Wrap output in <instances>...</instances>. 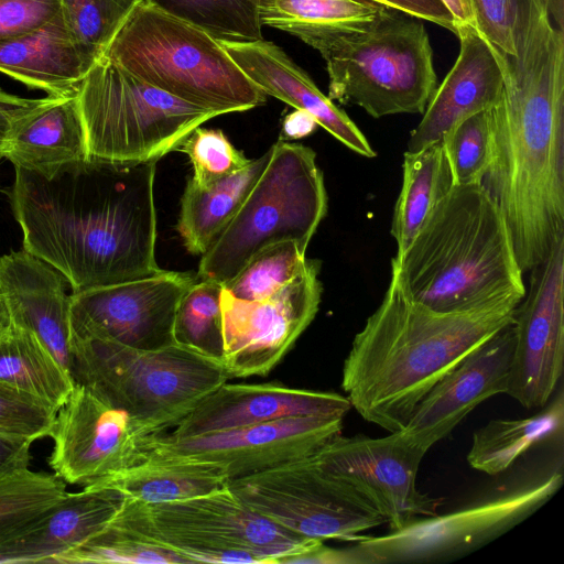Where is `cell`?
<instances>
[{
  "mask_svg": "<svg viewBox=\"0 0 564 564\" xmlns=\"http://www.w3.org/2000/svg\"><path fill=\"white\" fill-rule=\"evenodd\" d=\"M441 141L454 185H481L491 158L489 110L462 119Z\"/></svg>",
  "mask_w": 564,
  "mask_h": 564,
  "instance_id": "cell-38",
  "label": "cell"
},
{
  "mask_svg": "<svg viewBox=\"0 0 564 564\" xmlns=\"http://www.w3.org/2000/svg\"><path fill=\"white\" fill-rule=\"evenodd\" d=\"M549 12L556 26L563 30L564 25V0H547Z\"/></svg>",
  "mask_w": 564,
  "mask_h": 564,
  "instance_id": "cell-50",
  "label": "cell"
},
{
  "mask_svg": "<svg viewBox=\"0 0 564 564\" xmlns=\"http://www.w3.org/2000/svg\"><path fill=\"white\" fill-rule=\"evenodd\" d=\"M453 186L442 141L416 152H404L402 185L390 229L397 242V256L409 248L436 204Z\"/></svg>",
  "mask_w": 564,
  "mask_h": 564,
  "instance_id": "cell-29",
  "label": "cell"
},
{
  "mask_svg": "<svg viewBox=\"0 0 564 564\" xmlns=\"http://www.w3.org/2000/svg\"><path fill=\"white\" fill-rule=\"evenodd\" d=\"M529 272V292L513 315L514 348L506 394L534 410L553 397L563 373L564 232Z\"/></svg>",
  "mask_w": 564,
  "mask_h": 564,
  "instance_id": "cell-17",
  "label": "cell"
},
{
  "mask_svg": "<svg viewBox=\"0 0 564 564\" xmlns=\"http://www.w3.org/2000/svg\"><path fill=\"white\" fill-rule=\"evenodd\" d=\"M70 377L126 412L145 435L174 429L230 379L223 361L178 344L145 350L70 332Z\"/></svg>",
  "mask_w": 564,
  "mask_h": 564,
  "instance_id": "cell-5",
  "label": "cell"
},
{
  "mask_svg": "<svg viewBox=\"0 0 564 564\" xmlns=\"http://www.w3.org/2000/svg\"><path fill=\"white\" fill-rule=\"evenodd\" d=\"M389 10L438 24L456 34L457 23L442 0H369Z\"/></svg>",
  "mask_w": 564,
  "mask_h": 564,
  "instance_id": "cell-44",
  "label": "cell"
},
{
  "mask_svg": "<svg viewBox=\"0 0 564 564\" xmlns=\"http://www.w3.org/2000/svg\"><path fill=\"white\" fill-rule=\"evenodd\" d=\"M272 147L239 171L208 186L187 181L181 198L176 230L186 250L203 254L237 214L267 167Z\"/></svg>",
  "mask_w": 564,
  "mask_h": 564,
  "instance_id": "cell-27",
  "label": "cell"
},
{
  "mask_svg": "<svg viewBox=\"0 0 564 564\" xmlns=\"http://www.w3.org/2000/svg\"><path fill=\"white\" fill-rule=\"evenodd\" d=\"M14 167L45 178L89 159L77 94L41 98L11 127L2 150Z\"/></svg>",
  "mask_w": 564,
  "mask_h": 564,
  "instance_id": "cell-25",
  "label": "cell"
},
{
  "mask_svg": "<svg viewBox=\"0 0 564 564\" xmlns=\"http://www.w3.org/2000/svg\"><path fill=\"white\" fill-rule=\"evenodd\" d=\"M56 410L0 382V434L30 442L51 435Z\"/></svg>",
  "mask_w": 564,
  "mask_h": 564,
  "instance_id": "cell-41",
  "label": "cell"
},
{
  "mask_svg": "<svg viewBox=\"0 0 564 564\" xmlns=\"http://www.w3.org/2000/svg\"><path fill=\"white\" fill-rule=\"evenodd\" d=\"M40 101L41 98H22L0 88V160L3 158V144L13 123Z\"/></svg>",
  "mask_w": 564,
  "mask_h": 564,
  "instance_id": "cell-46",
  "label": "cell"
},
{
  "mask_svg": "<svg viewBox=\"0 0 564 564\" xmlns=\"http://www.w3.org/2000/svg\"><path fill=\"white\" fill-rule=\"evenodd\" d=\"M505 85L489 109L490 164L482 186L502 213L523 273L564 232V32L547 0H530Z\"/></svg>",
  "mask_w": 564,
  "mask_h": 564,
  "instance_id": "cell-1",
  "label": "cell"
},
{
  "mask_svg": "<svg viewBox=\"0 0 564 564\" xmlns=\"http://www.w3.org/2000/svg\"><path fill=\"white\" fill-rule=\"evenodd\" d=\"M65 481L55 474L29 467L0 477V536L29 522L66 494Z\"/></svg>",
  "mask_w": 564,
  "mask_h": 564,
  "instance_id": "cell-37",
  "label": "cell"
},
{
  "mask_svg": "<svg viewBox=\"0 0 564 564\" xmlns=\"http://www.w3.org/2000/svg\"><path fill=\"white\" fill-rule=\"evenodd\" d=\"M508 295L443 313L413 301L391 272L388 289L344 361L341 388L367 422L400 432L420 401L468 354L513 322Z\"/></svg>",
  "mask_w": 564,
  "mask_h": 564,
  "instance_id": "cell-3",
  "label": "cell"
},
{
  "mask_svg": "<svg viewBox=\"0 0 564 564\" xmlns=\"http://www.w3.org/2000/svg\"><path fill=\"white\" fill-rule=\"evenodd\" d=\"M163 12L198 26L217 40H262L259 0H145Z\"/></svg>",
  "mask_w": 564,
  "mask_h": 564,
  "instance_id": "cell-33",
  "label": "cell"
},
{
  "mask_svg": "<svg viewBox=\"0 0 564 564\" xmlns=\"http://www.w3.org/2000/svg\"><path fill=\"white\" fill-rule=\"evenodd\" d=\"M10 316L7 306L0 296V335L10 326Z\"/></svg>",
  "mask_w": 564,
  "mask_h": 564,
  "instance_id": "cell-51",
  "label": "cell"
},
{
  "mask_svg": "<svg viewBox=\"0 0 564 564\" xmlns=\"http://www.w3.org/2000/svg\"><path fill=\"white\" fill-rule=\"evenodd\" d=\"M196 282L191 272L151 276L70 294V332L95 334L138 349L176 344L177 304Z\"/></svg>",
  "mask_w": 564,
  "mask_h": 564,
  "instance_id": "cell-18",
  "label": "cell"
},
{
  "mask_svg": "<svg viewBox=\"0 0 564 564\" xmlns=\"http://www.w3.org/2000/svg\"><path fill=\"white\" fill-rule=\"evenodd\" d=\"M564 429L562 388L555 397L529 417L495 419L476 430L467 462L471 468L497 476L511 467L531 447L546 442Z\"/></svg>",
  "mask_w": 564,
  "mask_h": 564,
  "instance_id": "cell-28",
  "label": "cell"
},
{
  "mask_svg": "<svg viewBox=\"0 0 564 564\" xmlns=\"http://www.w3.org/2000/svg\"><path fill=\"white\" fill-rule=\"evenodd\" d=\"M155 164L88 159L50 180L14 167L10 205L23 249L58 270L72 293L161 272Z\"/></svg>",
  "mask_w": 564,
  "mask_h": 564,
  "instance_id": "cell-2",
  "label": "cell"
},
{
  "mask_svg": "<svg viewBox=\"0 0 564 564\" xmlns=\"http://www.w3.org/2000/svg\"><path fill=\"white\" fill-rule=\"evenodd\" d=\"M176 151L188 156L193 165L191 178L199 186H208L234 175L251 161L218 129L195 128Z\"/></svg>",
  "mask_w": 564,
  "mask_h": 564,
  "instance_id": "cell-40",
  "label": "cell"
},
{
  "mask_svg": "<svg viewBox=\"0 0 564 564\" xmlns=\"http://www.w3.org/2000/svg\"><path fill=\"white\" fill-rule=\"evenodd\" d=\"M327 213V192L315 152L278 141L237 214L202 254L197 278L227 283L259 251L295 241L306 248Z\"/></svg>",
  "mask_w": 564,
  "mask_h": 564,
  "instance_id": "cell-9",
  "label": "cell"
},
{
  "mask_svg": "<svg viewBox=\"0 0 564 564\" xmlns=\"http://www.w3.org/2000/svg\"><path fill=\"white\" fill-rule=\"evenodd\" d=\"M321 262L306 259L282 290L261 301L221 294L223 365L230 378L268 375L314 319L322 295Z\"/></svg>",
  "mask_w": 564,
  "mask_h": 564,
  "instance_id": "cell-14",
  "label": "cell"
},
{
  "mask_svg": "<svg viewBox=\"0 0 564 564\" xmlns=\"http://www.w3.org/2000/svg\"><path fill=\"white\" fill-rule=\"evenodd\" d=\"M305 250L295 241L272 245L254 254L227 283L225 290L242 301L268 299L289 284L303 269Z\"/></svg>",
  "mask_w": 564,
  "mask_h": 564,
  "instance_id": "cell-35",
  "label": "cell"
},
{
  "mask_svg": "<svg viewBox=\"0 0 564 564\" xmlns=\"http://www.w3.org/2000/svg\"><path fill=\"white\" fill-rule=\"evenodd\" d=\"M317 126L318 123L313 116L306 111L295 109L284 117L279 141L290 142L291 140L305 138L313 133Z\"/></svg>",
  "mask_w": 564,
  "mask_h": 564,
  "instance_id": "cell-48",
  "label": "cell"
},
{
  "mask_svg": "<svg viewBox=\"0 0 564 564\" xmlns=\"http://www.w3.org/2000/svg\"><path fill=\"white\" fill-rule=\"evenodd\" d=\"M262 25L285 31L304 43L366 28L393 12L369 0H259Z\"/></svg>",
  "mask_w": 564,
  "mask_h": 564,
  "instance_id": "cell-32",
  "label": "cell"
},
{
  "mask_svg": "<svg viewBox=\"0 0 564 564\" xmlns=\"http://www.w3.org/2000/svg\"><path fill=\"white\" fill-rule=\"evenodd\" d=\"M223 291V283L209 280H199L186 290L175 313L176 344L221 360L224 354Z\"/></svg>",
  "mask_w": 564,
  "mask_h": 564,
  "instance_id": "cell-34",
  "label": "cell"
},
{
  "mask_svg": "<svg viewBox=\"0 0 564 564\" xmlns=\"http://www.w3.org/2000/svg\"><path fill=\"white\" fill-rule=\"evenodd\" d=\"M66 284L58 270L24 249L0 257V296L10 322L34 333L69 373L70 294Z\"/></svg>",
  "mask_w": 564,
  "mask_h": 564,
  "instance_id": "cell-23",
  "label": "cell"
},
{
  "mask_svg": "<svg viewBox=\"0 0 564 564\" xmlns=\"http://www.w3.org/2000/svg\"><path fill=\"white\" fill-rule=\"evenodd\" d=\"M56 563L175 564L185 561L109 523L93 538L62 555Z\"/></svg>",
  "mask_w": 564,
  "mask_h": 564,
  "instance_id": "cell-39",
  "label": "cell"
},
{
  "mask_svg": "<svg viewBox=\"0 0 564 564\" xmlns=\"http://www.w3.org/2000/svg\"><path fill=\"white\" fill-rule=\"evenodd\" d=\"M228 485V479L207 463L145 457L141 463L97 485L124 498L155 505L207 494Z\"/></svg>",
  "mask_w": 564,
  "mask_h": 564,
  "instance_id": "cell-30",
  "label": "cell"
},
{
  "mask_svg": "<svg viewBox=\"0 0 564 564\" xmlns=\"http://www.w3.org/2000/svg\"><path fill=\"white\" fill-rule=\"evenodd\" d=\"M530 0H470L474 28L500 52L516 54V39Z\"/></svg>",
  "mask_w": 564,
  "mask_h": 564,
  "instance_id": "cell-42",
  "label": "cell"
},
{
  "mask_svg": "<svg viewBox=\"0 0 564 564\" xmlns=\"http://www.w3.org/2000/svg\"><path fill=\"white\" fill-rule=\"evenodd\" d=\"M514 348L510 323L468 354L420 401L402 438L424 453L485 400L506 393Z\"/></svg>",
  "mask_w": 564,
  "mask_h": 564,
  "instance_id": "cell-19",
  "label": "cell"
},
{
  "mask_svg": "<svg viewBox=\"0 0 564 564\" xmlns=\"http://www.w3.org/2000/svg\"><path fill=\"white\" fill-rule=\"evenodd\" d=\"M312 455L229 480L228 487L257 513L307 539L354 542L386 523L357 489Z\"/></svg>",
  "mask_w": 564,
  "mask_h": 564,
  "instance_id": "cell-12",
  "label": "cell"
},
{
  "mask_svg": "<svg viewBox=\"0 0 564 564\" xmlns=\"http://www.w3.org/2000/svg\"><path fill=\"white\" fill-rule=\"evenodd\" d=\"M350 409L348 398L336 392L292 388L281 382H225L166 433L186 437L296 416L344 419Z\"/></svg>",
  "mask_w": 564,
  "mask_h": 564,
  "instance_id": "cell-20",
  "label": "cell"
},
{
  "mask_svg": "<svg viewBox=\"0 0 564 564\" xmlns=\"http://www.w3.org/2000/svg\"><path fill=\"white\" fill-rule=\"evenodd\" d=\"M453 14L457 25L467 24L474 26V15L470 0H442Z\"/></svg>",
  "mask_w": 564,
  "mask_h": 564,
  "instance_id": "cell-49",
  "label": "cell"
},
{
  "mask_svg": "<svg viewBox=\"0 0 564 564\" xmlns=\"http://www.w3.org/2000/svg\"><path fill=\"white\" fill-rule=\"evenodd\" d=\"M0 382L45 402L56 411L75 384L34 333L12 323L0 335Z\"/></svg>",
  "mask_w": 564,
  "mask_h": 564,
  "instance_id": "cell-31",
  "label": "cell"
},
{
  "mask_svg": "<svg viewBox=\"0 0 564 564\" xmlns=\"http://www.w3.org/2000/svg\"><path fill=\"white\" fill-rule=\"evenodd\" d=\"M425 454L394 432L383 437L338 434L312 456L325 471L357 489L390 531H398L415 519L437 514L442 505V499L417 488Z\"/></svg>",
  "mask_w": 564,
  "mask_h": 564,
  "instance_id": "cell-15",
  "label": "cell"
},
{
  "mask_svg": "<svg viewBox=\"0 0 564 564\" xmlns=\"http://www.w3.org/2000/svg\"><path fill=\"white\" fill-rule=\"evenodd\" d=\"M326 62L328 98L373 118L423 113L436 89L433 51L419 19L397 11L358 30L306 42Z\"/></svg>",
  "mask_w": 564,
  "mask_h": 564,
  "instance_id": "cell-8",
  "label": "cell"
},
{
  "mask_svg": "<svg viewBox=\"0 0 564 564\" xmlns=\"http://www.w3.org/2000/svg\"><path fill=\"white\" fill-rule=\"evenodd\" d=\"M77 97L89 159L111 162H158L218 116L141 80L106 56L82 80Z\"/></svg>",
  "mask_w": 564,
  "mask_h": 564,
  "instance_id": "cell-10",
  "label": "cell"
},
{
  "mask_svg": "<svg viewBox=\"0 0 564 564\" xmlns=\"http://www.w3.org/2000/svg\"><path fill=\"white\" fill-rule=\"evenodd\" d=\"M109 523L178 555L185 563L281 564L321 541L301 536L257 513L228 485L155 505L124 498Z\"/></svg>",
  "mask_w": 564,
  "mask_h": 564,
  "instance_id": "cell-7",
  "label": "cell"
},
{
  "mask_svg": "<svg viewBox=\"0 0 564 564\" xmlns=\"http://www.w3.org/2000/svg\"><path fill=\"white\" fill-rule=\"evenodd\" d=\"M59 11V0H0V42L41 28Z\"/></svg>",
  "mask_w": 564,
  "mask_h": 564,
  "instance_id": "cell-43",
  "label": "cell"
},
{
  "mask_svg": "<svg viewBox=\"0 0 564 564\" xmlns=\"http://www.w3.org/2000/svg\"><path fill=\"white\" fill-rule=\"evenodd\" d=\"M105 56L141 80L218 116L267 100L216 37L145 0Z\"/></svg>",
  "mask_w": 564,
  "mask_h": 564,
  "instance_id": "cell-6",
  "label": "cell"
},
{
  "mask_svg": "<svg viewBox=\"0 0 564 564\" xmlns=\"http://www.w3.org/2000/svg\"><path fill=\"white\" fill-rule=\"evenodd\" d=\"M281 564H366L352 546L330 547L324 541H316L305 550L285 557Z\"/></svg>",
  "mask_w": 564,
  "mask_h": 564,
  "instance_id": "cell-45",
  "label": "cell"
},
{
  "mask_svg": "<svg viewBox=\"0 0 564 564\" xmlns=\"http://www.w3.org/2000/svg\"><path fill=\"white\" fill-rule=\"evenodd\" d=\"M391 272L413 301L443 313L527 291L507 221L478 184L452 187Z\"/></svg>",
  "mask_w": 564,
  "mask_h": 564,
  "instance_id": "cell-4",
  "label": "cell"
},
{
  "mask_svg": "<svg viewBox=\"0 0 564 564\" xmlns=\"http://www.w3.org/2000/svg\"><path fill=\"white\" fill-rule=\"evenodd\" d=\"M124 497L105 486L66 492L29 522L0 536V564L56 563L105 529Z\"/></svg>",
  "mask_w": 564,
  "mask_h": 564,
  "instance_id": "cell-22",
  "label": "cell"
},
{
  "mask_svg": "<svg viewBox=\"0 0 564 564\" xmlns=\"http://www.w3.org/2000/svg\"><path fill=\"white\" fill-rule=\"evenodd\" d=\"M47 463L67 484L88 487L104 482L147 457L145 435L122 410L82 383L57 410Z\"/></svg>",
  "mask_w": 564,
  "mask_h": 564,
  "instance_id": "cell-16",
  "label": "cell"
},
{
  "mask_svg": "<svg viewBox=\"0 0 564 564\" xmlns=\"http://www.w3.org/2000/svg\"><path fill=\"white\" fill-rule=\"evenodd\" d=\"M343 420L296 416L186 437L148 435L147 457L207 463L229 481L312 455L341 434Z\"/></svg>",
  "mask_w": 564,
  "mask_h": 564,
  "instance_id": "cell-13",
  "label": "cell"
},
{
  "mask_svg": "<svg viewBox=\"0 0 564 564\" xmlns=\"http://www.w3.org/2000/svg\"><path fill=\"white\" fill-rule=\"evenodd\" d=\"M32 442L0 434V477L30 464Z\"/></svg>",
  "mask_w": 564,
  "mask_h": 564,
  "instance_id": "cell-47",
  "label": "cell"
},
{
  "mask_svg": "<svg viewBox=\"0 0 564 564\" xmlns=\"http://www.w3.org/2000/svg\"><path fill=\"white\" fill-rule=\"evenodd\" d=\"M456 35L460 43L458 57L411 132L406 144L409 152L440 142L462 119L494 107L502 93L503 53L471 25H458Z\"/></svg>",
  "mask_w": 564,
  "mask_h": 564,
  "instance_id": "cell-21",
  "label": "cell"
},
{
  "mask_svg": "<svg viewBox=\"0 0 564 564\" xmlns=\"http://www.w3.org/2000/svg\"><path fill=\"white\" fill-rule=\"evenodd\" d=\"M96 63L76 42L61 11L41 28L0 42V73L50 97L77 94Z\"/></svg>",
  "mask_w": 564,
  "mask_h": 564,
  "instance_id": "cell-26",
  "label": "cell"
},
{
  "mask_svg": "<svg viewBox=\"0 0 564 564\" xmlns=\"http://www.w3.org/2000/svg\"><path fill=\"white\" fill-rule=\"evenodd\" d=\"M218 41L267 96L306 111L318 126L357 154L376 156V151L355 122L279 46L263 39L249 42Z\"/></svg>",
  "mask_w": 564,
  "mask_h": 564,
  "instance_id": "cell-24",
  "label": "cell"
},
{
  "mask_svg": "<svg viewBox=\"0 0 564 564\" xmlns=\"http://www.w3.org/2000/svg\"><path fill=\"white\" fill-rule=\"evenodd\" d=\"M142 0H59L76 42L98 62Z\"/></svg>",
  "mask_w": 564,
  "mask_h": 564,
  "instance_id": "cell-36",
  "label": "cell"
},
{
  "mask_svg": "<svg viewBox=\"0 0 564 564\" xmlns=\"http://www.w3.org/2000/svg\"><path fill=\"white\" fill-rule=\"evenodd\" d=\"M563 473L553 469L499 495L462 509L419 518L398 531L361 536L354 547L366 564H426L460 558L520 524L561 488Z\"/></svg>",
  "mask_w": 564,
  "mask_h": 564,
  "instance_id": "cell-11",
  "label": "cell"
}]
</instances>
